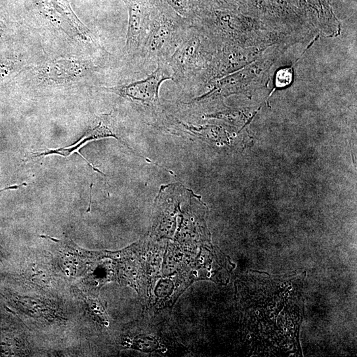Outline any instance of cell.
<instances>
[{
  "mask_svg": "<svg viewBox=\"0 0 357 357\" xmlns=\"http://www.w3.org/2000/svg\"><path fill=\"white\" fill-rule=\"evenodd\" d=\"M191 20L183 18L164 0H156L151 13L148 33L141 51L145 58L167 62Z\"/></svg>",
  "mask_w": 357,
  "mask_h": 357,
  "instance_id": "1",
  "label": "cell"
},
{
  "mask_svg": "<svg viewBox=\"0 0 357 357\" xmlns=\"http://www.w3.org/2000/svg\"><path fill=\"white\" fill-rule=\"evenodd\" d=\"M205 41L195 26L185 31L174 52L167 61L174 80L183 82L196 77L207 60Z\"/></svg>",
  "mask_w": 357,
  "mask_h": 357,
  "instance_id": "2",
  "label": "cell"
},
{
  "mask_svg": "<svg viewBox=\"0 0 357 357\" xmlns=\"http://www.w3.org/2000/svg\"><path fill=\"white\" fill-rule=\"evenodd\" d=\"M167 62H158V67L145 79L108 89L109 91L148 106L159 104V89L165 80H175Z\"/></svg>",
  "mask_w": 357,
  "mask_h": 357,
  "instance_id": "3",
  "label": "cell"
},
{
  "mask_svg": "<svg viewBox=\"0 0 357 357\" xmlns=\"http://www.w3.org/2000/svg\"><path fill=\"white\" fill-rule=\"evenodd\" d=\"M129 9L127 53L132 56L141 49L148 33L151 13L156 0H124Z\"/></svg>",
  "mask_w": 357,
  "mask_h": 357,
  "instance_id": "4",
  "label": "cell"
},
{
  "mask_svg": "<svg viewBox=\"0 0 357 357\" xmlns=\"http://www.w3.org/2000/svg\"><path fill=\"white\" fill-rule=\"evenodd\" d=\"M183 18L192 21L194 17L193 0H164Z\"/></svg>",
  "mask_w": 357,
  "mask_h": 357,
  "instance_id": "5",
  "label": "cell"
},
{
  "mask_svg": "<svg viewBox=\"0 0 357 357\" xmlns=\"http://www.w3.org/2000/svg\"><path fill=\"white\" fill-rule=\"evenodd\" d=\"M293 80V70L292 68H282L276 74L275 86L282 88L291 85Z\"/></svg>",
  "mask_w": 357,
  "mask_h": 357,
  "instance_id": "6",
  "label": "cell"
},
{
  "mask_svg": "<svg viewBox=\"0 0 357 357\" xmlns=\"http://www.w3.org/2000/svg\"><path fill=\"white\" fill-rule=\"evenodd\" d=\"M27 186V183H23L22 184L18 185H13V186L9 187V188H5L4 190H0V192H4L5 190H18V189H20L21 188H22V187H26Z\"/></svg>",
  "mask_w": 357,
  "mask_h": 357,
  "instance_id": "7",
  "label": "cell"
},
{
  "mask_svg": "<svg viewBox=\"0 0 357 357\" xmlns=\"http://www.w3.org/2000/svg\"><path fill=\"white\" fill-rule=\"evenodd\" d=\"M3 247H1V246H0V257H3Z\"/></svg>",
  "mask_w": 357,
  "mask_h": 357,
  "instance_id": "8",
  "label": "cell"
},
{
  "mask_svg": "<svg viewBox=\"0 0 357 357\" xmlns=\"http://www.w3.org/2000/svg\"><path fill=\"white\" fill-rule=\"evenodd\" d=\"M161 349H162V353H165L167 352V349H166L165 347V348H162Z\"/></svg>",
  "mask_w": 357,
  "mask_h": 357,
  "instance_id": "9",
  "label": "cell"
},
{
  "mask_svg": "<svg viewBox=\"0 0 357 357\" xmlns=\"http://www.w3.org/2000/svg\"><path fill=\"white\" fill-rule=\"evenodd\" d=\"M192 274H193L195 276H198V272L196 271H193V272H192Z\"/></svg>",
  "mask_w": 357,
  "mask_h": 357,
  "instance_id": "10",
  "label": "cell"
},
{
  "mask_svg": "<svg viewBox=\"0 0 357 357\" xmlns=\"http://www.w3.org/2000/svg\"><path fill=\"white\" fill-rule=\"evenodd\" d=\"M207 277H209V278L211 277V273L210 272V271H209V273H208V274L207 275Z\"/></svg>",
  "mask_w": 357,
  "mask_h": 357,
  "instance_id": "11",
  "label": "cell"
},
{
  "mask_svg": "<svg viewBox=\"0 0 357 357\" xmlns=\"http://www.w3.org/2000/svg\"><path fill=\"white\" fill-rule=\"evenodd\" d=\"M127 341V343H130V344H131V343H133V342H132L131 340L129 339H128Z\"/></svg>",
  "mask_w": 357,
  "mask_h": 357,
  "instance_id": "12",
  "label": "cell"
},
{
  "mask_svg": "<svg viewBox=\"0 0 357 357\" xmlns=\"http://www.w3.org/2000/svg\"><path fill=\"white\" fill-rule=\"evenodd\" d=\"M178 255L179 257H182L183 256V254L182 253H179Z\"/></svg>",
  "mask_w": 357,
  "mask_h": 357,
  "instance_id": "13",
  "label": "cell"
},
{
  "mask_svg": "<svg viewBox=\"0 0 357 357\" xmlns=\"http://www.w3.org/2000/svg\"><path fill=\"white\" fill-rule=\"evenodd\" d=\"M199 263L200 264H202V263H204V260H201V259H200Z\"/></svg>",
  "mask_w": 357,
  "mask_h": 357,
  "instance_id": "14",
  "label": "cell"
},
{
  "mask_svg": "<svg viewBox=\"0 0 357 357\" xmlns=\"http://www.w3.org/2000/svg\"><path fill=\"white\" fill-rule=\"evenodd\" d=\"M142 259H143V260L146 261V257L143 256L142 257Z\"/></svg>",
  "mask_w": 357,
  "mask_h": 357,
  "instance_id": "15",
  "label": "cell"
},
{
  "mask_svg": "<svg viewBox=\"0 0 357 357\" xmlns=\"http://www.w3.org/2000/svg\"><path fill=\"white\" fill-rule=\"evenodd\" d=\"M148 254L149 255H152V253L151 251H149Z\"/></svg>",
  "mask_w": 357,
  "mask_h": 357,
  "instance_id": "16",
  "label": "cell"
},
{
  "mask_svg": "<svg viewBox=\"0 0 357 357\" xmlns=\"http://www.w3.org/2000/svg\"><path fill=\"white\" fill-rule=\"evenodd\" d=\"M128 269H129V271H131L132 269V267H128Z\"/></svg>",
  "mask_w": 357,
  "mask_h": 357,
  "instance_id": "17",
  "label": "cell"
},
{
  "mask_svg": "<svg viewBox=\"0 0 357 357\" xmlns=\"http://www.w3.org/2000/svg\"><path fill=\"white\" fill-rule=\"evenodd\" d=\"M208 271H211V267H209V268H208Z\"/></svg>",
  "mask_w": 357,
  "mask_h": 357,
  "instance_id": "18",
  "label": "cell"
},
{
  "mask_svg": "<svg viewBox=\"0 0 357 357\" xmlns=\"http://www.w3.org/2000/svg\"><path fill=\"white\" fill-rule=\"evenodd\" d=\"M200 259H201V260H204V257H200Z\"/></svg>",
  "mask_w": 357,
  "mask_h": 357,
  "instance_id": "19",
  "label": "cell"
},
{
  "mask_svg": "<svg viewBox=\"0 0 357 357\" xmlns=\"http://www.w3.org/2000/svg\"><path fill=\"white\" fill-rule=\"evenodd\" d=\"M179 286H180V284L177 283V287H179Z\"/></svg>",
  "mask_w": 357,
  "mask_h": 357,
  "instance_id": "20",
  "label": "cell"
},
{
  "mask_svg": "<svg viewBox=\"0 0 357 357\" xmlns=\"http://www.w3.org/2000/svg\"><path fill=\"white\" fill-rule=\"evenodd\" d=\"M131 261H135V259H134V258H131Z\"/></svg>",
  "mask_w": 357,
  "mask_h": 357,
  "instance_id": "21",
  "label": "cell"
}]
</instances>
